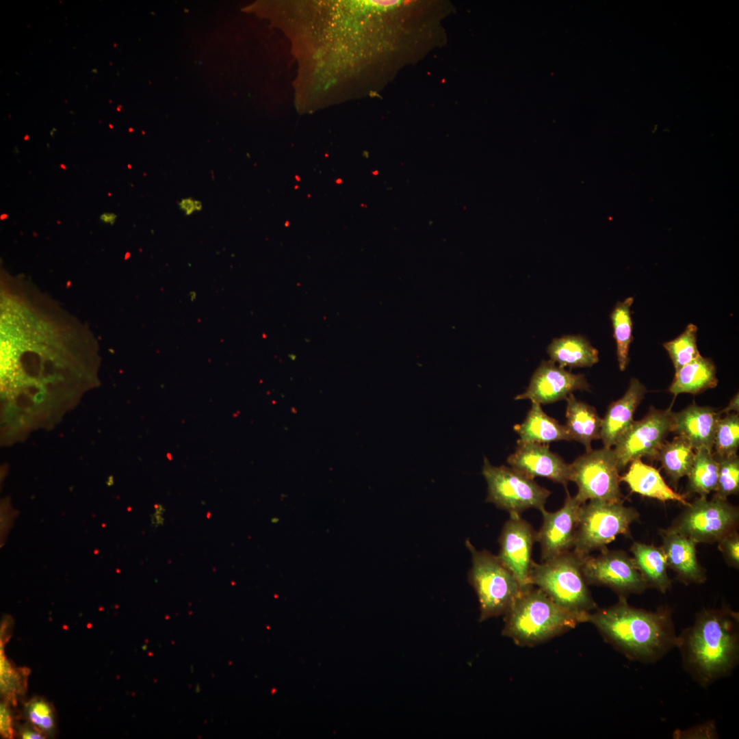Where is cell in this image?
<instances>
[{
  "instance_id": "9a60e30c",
  "label": "cell",
  "mask_w": 739,
  "mask_h": 739,
  "mask_svg": "<svg viewBox=\"0 0 739 739\" xmlns=\"http://www.w3.org/2000/svg\"><path fill=\"white\" fill-rule=\"evenodd\" d=\"M510 467L526 476L545 478L567 486L570 464L550 451L549 444L517 441L515 451L507 458Z\"/></svg>"
},
{
  "instance_id": "e0dca14e",
  "label": "cell",
  "mask_w": 739,
  "mask_h": 739,
  "mask_svg": "<svg viewBox=\"0 0 739 739\" xmlns=\"http://www.w3.org/2000/svg\"><path fill=\"white\" fill-rule=\"evenodd\" d=\"M647 390L637 378H632L620 399L612 402L602 418L600 439L604 447L612 448L633 423L636 409Z\"/></svg>"
},
{
  "instance_id": "9c48e42d",
  "label": "cell",
  "mask_w": 739,
  "mask_h": 739,
  "mask_svg": "<svg viewBox=\"0 0 739 739\" xmlns=\"http://www.w3.org/2000/svg\"><path fill=\"white\" fill-rule=\"evenodd\" d=\"M738 519V508L727 500L699 497L686 506L669 528L697 543H714L736 531Z\"/></svg>"
},
{
  "instance_id": "836d02e7",
  "label": "cell",
  "mask_w": 739,
  "mask_h": 739,
  "mask_svg": "<svg viewBox=\"0 0 739 739\" xmlns=\"http://www.w3.org/2000/svg\"><path fill=\"white\" fill-rule=\"evenodd\" d=\"M1 733L3 737L11 738L14 735V721L11 712L5 703L1 705Z\"/></svg>"
},
{
  "instance_id": "52a82bcc",
  "label": "cell",
  "mask_w": 739,
  "mask_h": 739,
  "mask_svg": "<svg viewBox=\"0 0 739 739\" xmlns=\"http://www.w3.org/2000/svg\"><path fill=\"white\" fill-rule=\"evenodd\" d=\"M482 475L487 483L486 501L498 508L521 515L529 508H544L550 491L515 469L492 465L484 457Z\"/></svg>"
},
{
  "instance_id": "44dd1931",
  "label": "cell",
  "mask_w": 739,
  "mask_h": 739,
  "mask_svg": "<svg viewBox=\"0 0 739 739\" xmlns=\"http://www.w3.org/2000/svg\"><path fill=\"white\" fill-rule=\"evenodd\" d=\"M520 442L548 444L557 441H572L565 427L547 415L540 404L532 402L526 419L514 426Z\"/></svg>"
},
{
  "instance_id": "4316f807",
  "label": "cell",
  "mask_w": 739,
  "mask_h": 739,
  "mask_svg": "<svg viewBox=\"0 0 739 739\" xmlns=\"http://www.w3.org/2000/svg\"><path fill=\"white\" fill-rule=\"evenodd\" d=\"M688 476L689 492L707 497L708 494L715 491L718 481V463L713 452L705 449L696 450Z\"/></svg>"
},
{
  "instance_id": "277c9868",
  "label": "cell",
  "mask_w": 739,
  "mask_h": 739,
  "mask_svg": "<svg viewBox=\"0 0 739 739\" xmlns=\"http://www.w3.org/2000/svg\"><path fill=\"white\" fill-rule=\"evenodd\" d=\"M581 560L582 558L571 550L541 563L533 561L530 581L584 623L597 606L583 577Z\"/></svg>"
},
{
  "instance_id": "4dcf8cb0",
  "label": "cell",
  "mask_w": 739,
  "mask_h": 739,
  "mask_svg": "<svg viewBox=\"0 0 739 739\" xmlns=\"http://www.w3.org/2000/svg\"><path fill=\"white\" fill-rule=\"evenodd\" d=\"M24 715L27 722L46 736L55 731V716L52 705L46 699L35 697L27 702Z\"/></svg>"
},
{
  "instance_id": "8fae6325",
  "label": "cell",
  "mask_w": 739,
  "mask_h": 739,
  "mask_svg": "<svg viewBox=\"0 0 739 739\" xmlns=\"http://www.w3.org/2000/svg\"><path fill=\"white\" fill-rule=\"evenodd\" d=\"M671 409L651 406L644 418L634 421L613 449L619 471L643 457L656 461V454L672 428Z\"/></svg>"
},
{
  "instance_id": "1f68e13d",
  "label": "cell",
  "mask_w": 739,
  "mask_h": 739,
  "mask_svg": "<svg viewBox=\"0 0 739 739\" xmlns=\"http://www.w3.org/2000/svg\"><path fill=\"white\" fill-rule=\"evenodd\" d=\"M718 549L723 554L727 562L731 567L739 566V535L735 531L718 541Z\"/></svg>"
},
{
  "instance_id": "83f0119b",
  "label": "cell",
  "mask_w": 739,
  "mask_h": 739,
  "mask_svg": "<svg viewBox=\"0 0 739 739\" xmlns=\"http://www.w3.org/2000/svg\"><path fill=\"white\" fill-rule=\"evenodd\" d=\"M697 327L689 324L676 338L663 343L675 371L700 355L697 345Z\"/></svg>"
},
{
  "instance_id": "484cf974",
  "label": "cell",
  "mask_w": 739,
  "mask_h": 739,
  "mask_svg": "<svg viewBox=\"0 0 739 739\" xmlns=\"http://www.w3.org/2000/svg\"><path fill=\"white\" fill-rule=\"evenodd\" d=\"M633 302V297H628L622 302L618 301L610 315L619 367L621 372L626 369L630 361V346L634 340L633 322L630 311Z\"/></svg>"
},
{
  "instance_id": "7c38bea8",
  "label": "cell",
  "mask_w": 739,
  "mask_h": 739,
  "mask_svg": "<svg viewBox=\"0 0 739 739\" xmlns=\"http://www.w3.org/2000/svg\"><path fill=\"white\" fill-rule=\"evenodd\" d=\"M536 532L521 515L510 513L499 537L497 557L513 574L521 588L532 585L530 572Z\"/></svg>"
},
{
  "instance_id": "cb8c5ba5",
  "label": "cell",
  "mask_w": 739,
  "mask_h": 739,
  "mask_svg": "<svg viewBox=\"0 0 739 739\" xmlns=\"http://www.w3.org/2000/svg\"><path fill=\"white\" fill-rule=\"evenodd\" d=\"M634 563L648 587L662 593L671 586L667 562L662 547L634 542L630 548Z\"/></svg>"
},
{
  "instance_id": "ba28073f",
  "label": "cell",
  "mask_w": 739,
  "mask_h": 739,
  "mask_svg": "<svg viewBox=\"0 0 739 739\" xmlns=\"http://www.w3.org/2000/svg\"><path fill=\"white\" fill-rule=\"evenodd\" d=\"M570 481L578 489L575 497L581 504L592 500L623 502L613 449L604 447L586 452L570 464Z\"/></svg>"
},
{
  "instance_id": "8992f818",
  "label": "cell",
  "mask_w": 739,
  "mask_h": 739,
  "mask_svg": "<svg viewBox=\"0 0 739 739\" xmlns=\"http://www.w3.org/2000/svg\"><path fill=\"white\" fill-rule=\"evenodd\" d=\"M639 517L623 502L589 500L581 506L572 551L583 558L607 548L618 535L630 536V526Z\"/></svg>"
},
{
  "instance_id": "e575fe53",
  "label": "cell",
  "mask_w": 739,
  "mask_h": 739,
  "mask_svg": "<svg viewBox=\"0 0 739 739\" xmlns=\"http://www.w3.org/2000/svg\"><path fill=\"white\" fill-rule=\"evenodd\" d=\"M17 732L18 736L23 739L44 738L46 736L28 722L25 725H21L18 727Z\"/></svg>"
},
{
  "instance_id": "ab89813d",
  "label": "cell",
  "mask_w": 739,
  "mask_h": 739,
  "mask_svg": "<svg viewBox=\"0 0 739 739\" xmlns=\"http://www.w3.org/2000/svg\"><path fill=\"white\" fill-rule=\"evenodd\" d=\"M195 208L196 211H200L203 208L202 202L198 200H195Z\"/></svg>"
},
{
  "instance_id": "d6a6232c",
  "label": "cell",
  "mask_w": 739,
  "mask_h": 739,
  "mask_svg": "<svg viewBox=\"0 0 739 739\" xmlns=\"http://www.w3.org/2000/svg\"><path fill=\"white\" fill-rule=\"evenodd\" d=\"M674 738H718L714 721H708L687 730L675 731Z\"/></svg>"
},
{
  "instance_id": "5bb4252c",
  "label": "cell",
  "mask_w": 739,
  "mask_h": 739,
  "mask_svg": "<svg viewBox=\"0 0 739 739\" xmlns=\"http://www.w3.org/2000/svg\"><path fill=\"white\" fill-rule=\"evenodd\" d=\"M583 374H575L549 361H543L533 373L525 392L515 399L530 400L540 404L566 399L576 390H589Z\"/></svg>"
},
{
  "instance_id": "7402d4cb",
  "label": "cell",
  "mask_w": 739,
  "mask_h": 739,
  "mask_svg": "<svg viewBox=\"0 0 739 739\" xmlns=\"http://www.w3.org/2000/svg\"><path fill=\"white\" fill-rule=\"evenodd\" d=\"M550 360L565 368L590 367L599 361V352L582 335H565L547 348Z\"/></svg>"
},
{
  "instance_id": "ffe728a7",
  "label": "cell",
  "mask_w": 739,
  "mask_h": 739,
  "mask_svg": "<svg viewBox=\"0 0 739 739\" xmlns=\"http://www.w3.org/2000/svg\"><path fill=\"white\" fill-rule=\"evenodd\" d=\"M565 400L568 433L572 441L580 442L589 452L592 441L600 439L602 418L594 406L577 400L572 393Z\"/></svg>"
},
{
  "instance_id": "d590c367",
  "label": "cell",
  "mask_w": 739,
  "mask_h": 739,
  "mask_svg": "<svg viewBox=\"0 0 739 739\" xmlns=\"http://www.w3.org/2000/svg\"><path fill=\"white\" fill-rule=\"evenodd\" d=\"M179 207L186 216H190L196 211L195 208V200L192 198H185L179 203Z\"/></svg>"
},
{
  "instance_id": "d4e9b609",
  "label": "cell",
  "mask_w": 739,
  "mask_h": 739,
  "mask_svg": "<svg viewBox=\"0 0 739 739\" xmlns=\"http://www.w3.org/2000/svg\"><path fill=\"white\" fill-rule=\"evenodd\" d=\"M684 438L676 436L671 441H664L659 448L656 460L659 461L675 489L679 479L688 476L695 452Z\"/></svg>"
},
{
  "instance_id": "7a4b0ae2",
  "label": "cell",
  "mask_w": 739,
  "mask_h": 739,
  "mask_svg": "<svg viewBox=\"0 0 739 739\" xmlns=\"http://www.w3.org/2000/svg\"><path fill=\"white\" fill-rule=\"evenodd\" d=\"M591 623L606 642L631 660L653 663L677 647L676 634L666 610L647 611L630 606L626 598L591 612Z\"/></svg>"
},
{
  "instance_id": "6da1fadb",
  "label": "cell",
  "mask_w": 739,
  "mask_h": 739,
  "mask_svg": "<svg viewBox=\"0 0 739 739\" xmlns=\"http://www.w3.org/2000/svg\"><path fill=\"white\" fill-rule=\"evenodd\" d=\"M684 669L702 687L729 675L739 661L738 613L723 608L701 611L678 635Z\"/></svg>"
},
{
  "instance_id": "5b68a950",
  "label": "cell",
  "mask_w": 739,
  "mask_h": 739,
  "mask_svg": "<svg viewBox=\"0 0 739 739\" xmlns=\"http://www.w3.org/2000/svg\"><path fill=\"white\" fill-rule=\"evenodd\" d=\"M465 545L471 555L468 580L478 598L479 621L504 614L521 593L519 583L497 556L477 550L469 539Z\"/></svg>"
},
{
  "instance_id": "4fadbf2b",
  "label": "cell",
  "mask_w": 739,
  "mask_h": 739,
  "mask_svg": "<svg viewBox=\"0 0 739 739\" xmlns=\"http://www.w3.org/2000/svg\"><path fill=\"white\" fill-rule=\"evenodd\" d=\"M582 505L567 492L559 510L551 513L544 508L540 510L543 523L536 532V540L541 546L542 562L572 550Z\"/></svg>"
},
{
  "instance_id": "603a6c76",
  "label": "cell",
  "mask_w": 739,
  "mask_h": 739,
  "mask_svg": "<svg viewBox=\"0 0 739 739\" xmlns=\"http://www.w3.org/2000/svg\"><path fill=\"white\" fill-rule=\"evenodd\" d=\"M716 373L713 361L700 354L675 371L669 391L675 396L679 393H700L717 385Z\"/></svg>"
},
{
  "instance_id": "ac0fdd59",
  "label": "cell",
  "mask_w": 739,
  "mask_h": 739,
  "mask_svg": "<svg viewBox=\"0 0 739 739\" xmlns=\"http://www.w3.org/2000/svg\"><path fill=\"white\" fill-rule=\"evenodd\" d=\"M661 535V547L668 567L677 573V578L686 584L704 582L705 574L697 557V543L670 528L662 530Z\"/></svg>"
},
{
  "instance_id": "74e56055",
  "label": "cell",
  "mask_w": 739,
  "mask_h": 739,
  "mask_svg": "<svg viewBox=\"0 0 739 739\" xmlns=\"http://www.w3.org/2000/svg\"><path fill=\"white\" fill-rule=\"evenodd\" d=\"M732 410L738 413V393L734 396V397L731 399L726 409L719 412L721 414L729 413V411Z\"/></svg>"
},
{
  "instance_id": "2e32d148",
  "label": "cell",
  "mask_w": 739,
  "mask_h": 739,
  "mask_svg": "<svg viewBox=\"0 0 739 739\" xmlns=\"http://www.w3.org/2000/svg\"><path fill=\"white\" fill-rule=\"evenodd\" d=\"M721 414L695 402L679 412H672L671 432L686 439L696 451L712 452L715 432Z\"/></svg>"
},
{
  "instance_id": "f546056e",
  "label": "cell",
  "mask_w": 739,
  "mask_h": 739,
  "mask_svg": "<svg viewBox=\"0 0 739 739\" xmlns=\"http://www.w3.org/2000/svg\"><path fill=\"white\" fill-rule=\"evenodd\" d=\"M714 457L718 463V481L713 497L727 500L739 491V458L737 454Z\"/></svg>"
},
{
  "instance_id": "f1b7e54d",
  "label": "cell",
  "mask_w": 739,
  "mask_h": 739,
  "mask_svg": "<svg viewBox=\"0 0 739 739\" xmlns=\"http://www.w3.org/2000/svg\"><path fill=\"white\" fill-rule=\"evenodd\" d=\"M739 448V416L738 413H729L718 422L713 449L716 456H728L736 454Z\"/></svg>"
},
{
  "instance_id": "3957f363",
  "label": "cell",
  "mask_w": 739,
  "mask_h": 739,
  "mask_svg": "<svg viewBox=\"0 0 739 739\" xmlns=\"http://www.w3.org/2000/svg\"><path fill=\"white\" fill-rule=\"evenodd\" d=\"M504 616L502 635L523 647L545 643L582 623L534 585L521 588Z\"/></svg>"
},
{
  "instance_id": "30bf717a",
  "label": "cell",
  "mask_w": 739,
  "mask_h": 739,
  "mask_svg": "<svg viewBox=\"0 0 739 739\" xmlns=\"http://www.w3.org/2000/svg\"><path fill=\"white\" fill-rule=\"evenodd\" d=\"M581 570L587 584L606 586L621 598L643 593L647 585L634 561L621 550L600 551L597 556L582 558Z\"/></svg>"
},
{
  "instance_id": "d6986e66",
  "label": "cell",
  "mask_w": 739,
  "mask_h": 739,
  "mask_svg": "<svg viewBox=\"0 0 739 739\" xmlns=\"http://www.w3.org/2000/svg\"><path fill=\"white\" fill-rule=\"evenodd\" d=\"M627 473L621 476L632 492L661 502H678L685 506L690 503L686 497L673 490L655 467L636 459L630 463Z\"/></svg>"
},
{
  "instance_id": "8d00e7d4",
  "label": "cell",
  "mask_w": 739,
  "mask_h": 739,
  "mask_svg": "<svg viewBox=\"0 0 739 739\" xmlns=\"http://www.w3.org/2000/svg\"><path fill=\"white\" fill-rule=\"evenodd\" d=\"M165 508L161 504H156L155 512L151 517V521L153 525L156 528L159 526H163L165 521V519L163 516L165 513Z\"/></svg>"
},
{
  "instance_id": "f35d334b",
  "label": "cell",
  "mask_w": 739,
  "mask_h": 739,
  "mask_svg": "<svg viewBox=\"0 0 739 739\" xmlns=\"http://www.w3.org/2000/svg\"><path fill=\"white\" fill-rule=\"evenodd\" d=\"M117 216L113 213H104L100 216V219L105 223L114 224Z\"/></svg>"
}]
</instances>
